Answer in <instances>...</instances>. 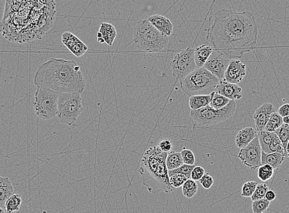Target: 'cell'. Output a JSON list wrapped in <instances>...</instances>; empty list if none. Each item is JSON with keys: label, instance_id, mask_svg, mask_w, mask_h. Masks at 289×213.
<instances>
[{"label": "cell", "instance_id": "74e56055", "mask_svg": "<svg viewBox=\"0 0 289 213\" xmlns=\"http://www.w3.org/2000/svg\"><path fill=\"white\" fill-rule=\"evenodd\" d=\"M172 146V143L170 140L164 139L161 140L159 143L158 147H159L161 150L164 152V153H168L171 150Z\"/></svg>", "mask_w": 289, "mask_h": 213}, {"label": "cell", "instance_id": "1f68e13d", "mask_svg": "<svg viewBox=\"0 0 289 213\" xmlns=\"http://www.w3.org/2000/svg\"><path fill=\"white\" fill-rule=\"evenodd\" d=\"M268 190L269 187L266 184H258L256 189L251 197L252 200L254 201L265 198L266 193Z\"/></svg>", "mask_w": 289, "mask_h": 213}, {"label": "cell", "instance_id": "7402d4cb", "mask_svg": "<svg viewBox=\"0 0 289 213\" xmlns=\"http://www.w3.org/2000/svg\"><path fill=\"white\" fill-rule=\"evenodd\" d=\"M285 157L284 154L279 153H262V165H269L273 168V169L279 168L282 163L284 162Z\"/></svg>", "mask_w": 289, "mask_h": 213}, {"label": "cell", "instance_id": "ba28073f", "mask_svg": "<svg viewBox=\"0 0 289 213\" xmlns=\"http://www.w3.org/2000/svg\"><path fill=\"white\" fill-rule=\"evenodd\" d=\"M236 110V102L232 100L227 106L221 110H215L208 105L198 110H191L190 115L198 125L210 126L229 120L235 114Z\"/></svg>", "mask_w": 289, "mask_h": 213}, {"label": "cell", "instance_id": "7c38bea8", "mask_svg": "<svg viewBox=\"0 0 289 213\" xmlns=\"http://www.w3.org/2000/svg\"><path fill=\"white\" fill-rule=\"evenodd\" d=\"M246 74V65L239 59L231 60L225 73L224 79L232 84H238Z\"/></svg>", "mask_w": 289, "mask_h": 213}, {"label": "cell", "instance_id": "5bb4252c", "mask_svg": "<svg viewBox=\"0 0 289 213\" xmlns=\"http://www.w3.org/2000/svg\"><path fill=\"white\" fill-rule=\"evenodd\" d=\"M275 112H276V111L273 105L268 103H264L255 110L254 121L258 133L265 130L269 118Z\"/></svg>", "mask_w": 289, "mask_h": 213}, {"label": "cell", "instance_id": "ab89813d", "mask_svg": "<svg viewBox=\"0 0 289 213\" xmlns=\"http://www.w3.org/2000/svg\"><path fill=\"white\" fill-rule=\"evenodd\" d=\"M5 6V0H0V25H1L3 19H4Z\"/></svg>", "mask_w": 289, "mask_h": 213}, {"label": "cell", "instance_id": "ee69618b", "mask_svg": "<svg viewBox=\"0 0 289 213\" xmlns=\"http://www.w3.org/2000/svg\"><path fill=\"white\" fill-rule=\"evenodd\" d=\"M0 213H7V212H6L4 208H1V207H0Z\"/></svg>", "mask_w": 289, "mask_h": 213}, {"label": "cell", "instance_id": "8fae6325", "mask_svg": "<svg viewBox=\"0 0 289 213\" xmlns=\"http://www.w3.org/2000/svg\"><path fill=\"white\" fill-rule=\"evenodd\" d=\"M230 61L225 55L214 50L204 67L221 81L224 79L225 73Z\"/></svg>", "mask_w": 289, "mask_h": 213}, {"label": "cell", "instance_id": "8992f818", "mask_svg": "<svg viewBox=\"0 0 289 213\" xmlns=\"http://www.w3.org/2000/svg\"><path fill=\"white\" fill-rule=\"evenodd\" d=\"M80 93H60L57 102V117L61 124L71 126L76 123L83 111Z\"/></svg>", "mask_w": 289, "mask_h": 213}, {"label": "cell", "instance_id": "d6a6232c", "mask_svg": "<svg viewBox=\"0 0 289 213\" xmlns=\"http://www.w3.org/2000/svg\"><path fill=\"white\" fill-rule=\"evenodd\" d=\"M169 182L174 189L182 187L183 184L188 180L185 176L180 175V174H172V175H169Z\"/></svg>", "mask_w": 289, "mask_h": 213}, {"label": "cell", "instance_id": "60d3db41", "mask_svg": "<svg viewBox=\"0 0 289 213\" xmlns=\"http://www.w3.org/2000/svg\"><path fill=\"white\" fill-rule=\"evenodd\" d=\"M276 197V193L273 190H269L266 193L265 198L271 202V201L274 200Z\"/></svg>", "mask_w": 289, "mask_h": 213}, {"label": "cell", "instance_id": "484cf974", "mask_svg": "<svg viewBox=\"0 0 289 213\" xmlns=\"http://www.w3.org/2000/svg\"><path fill=\"white\" fill-rule=\"evenodd\" d=\"M198 185L196 181L189 179L182 186V193L184 197L191 198L196 195L198 192Z\"/></svg>", "mask_w": 289, "mask_h": 213}, {"label": "cell", "instance_id": "f1b7e54d", "mask_svg": "<svg viewBox=\"0 0 289 213\" xmlns=\"http://www.w3.org/2000/svg\"><path fill=\"white\" fill-rule=\"evenodd\" d=\"M278 137L280 142H281L284 151L287 147V143L289 141V125L283 124L281 127H280L276 132H274Z\"/></svg>", "mask_w": 289, "mask_h": 213}, {"label": "cell", "instance_id": "2e32d148", "mask_svg": "<svg viewBox=\"0 0 289 213\" xmlns=\"http://www.w3.org/2000/svg\"><path fill=\"white\" fill-rule=\"evenodd\" d=\"M156 29L166 37H170L173 33L174 26L171 21L166 17L155 15L150 16L147 19Z\"/></svg>", "mask_w": 289, "mask_h": 213}, {"label": "cell", "instance_id": "5b68a950", "mask_svg": "<svg viewBox=\"0 0 289 213\" xmlns=\"http://www.w3.org/2000/svg\"><path fill=\"white\" fill-rule=\"evenodd\" d=\"M220 80L204 67L196 68L180 82L186 95H209L215 92Z\"/></svg>", "mask_w": 289, "mask_h": 213}, {"label": "cell", "instance_id": "cb8c5ba5", "mask_svg": "<svg viewBox=\"0 0 289 213\" xmlns=\"http://www.w3.org/2000/svg\"><path fill=\"white\" fill-rule=\"evenodd\" d=\"M184 164L181 154L176 151H171L166 158V165L169 171L176 170Z\"/></svg>", "mask_w": 289, "mask_h": 213}, {"label": "cell", "instance_id": "9c48e42d", "mask_svg": "<svg viewBox=\"0 0 289 213\" xmlns=\"http://www.w3.org/2000/svg\"><path fill=\"white\" fill-rule=\"evenodd\" d=\"M194 49L188 47L174 55L170 66L173 75L180 82L189 74L196 69L194 57Z\"/></svg>", "mask_w": 289, "mask_h": 213}, {"label": "cell", "instance_id": "f546056e", "mask_svg": "<svg viewBox=\"0 0 289 213\" xmlns=\"http://www.w3.org/2000/svg\"><path fill=\"white\" fill-rule=\"evenodd\" d=\"M270 201L265 198L262 200L253 201L252 204V211L254 213H265L267 211Z\"/></svg>", "mask_w": 289, "mask_h": 213}, {"label": "cell", "instance_id": "6da1fadb", "mask_svg": "<svg viewBox=\"0 0 289 213\" xmlns=\"http://www.w3.org/2000/svg\"><path fill=\"white\" fill-rule=\"evenodd\" d=\"M207 32V40L213 49L230 60L240 59L256 48L258 27L250 11L220 10Z\"/></svg>", "mask_w": 289, "mask_h": 213}, {"label": "cell", "instance_id": "4316f807", "mask_svg": "<svg viewBox=\"0 0 289 213\" xmlns=\"http://www.w3.org/2000/svg\"><path fill=\"white\" fill-rule=\"evenodd\" d=\"M231 101L232 100H230V99L225 97L221 94L214 92L209 106L215 110H219L227 106L230 103Z\"/></svg>", "mask_w": 289, "mask_h": 213}, {"label": "cell", "instance_id": "7a4b0ae2", "mask_svg": "<svg viewBox=\"0 0 289 213\" xmlns=\"http://www.w3.org/2000/svg\"><path fill=\"white\" fill-rule=\"evenodd\" d=\"M37 87L58 93H82L86 86L79 65L74 60L51 58L38 69L34 76Z\"/></svg>", "mask_w": 289, "mask_h": 213}, {"label": "cell", "instance_id": "30bf717a", "mask_svg": "<svg viewBox=\"0 0 289 213\" xmlns=\"http://www.w3.org/2000/svg\"><path fill=\"white\" fill-rule=\"evenodd\" d=\"M262 148L257 137L245 148L241 149L238 157L244 165L254 170L262 165Z\"/></svg>", "mask_w": 289, "mask_h": 213}, {"label": "cell", "instance_id": "83f0119b", "mask_svg": "<svg viewBox=\"0 0 289 213\" xmlns=\"http://www.w3.org/2000/svg\"><path fill=\"white\" fill-rule=\"evenodd\" d=\"M273 168L269 165H261L258 168L257 175L258 179L263 182H266L273 178L274 175Z\"/></svg>", "mask_w": 289, "mask_h": 213}, {"label": "cell", "instance_id": "d590c367", "mask_svg": "<svg viewBox=\"0 0 289 213\" xmlns=\"http://www.w3.org/2000/svg\"><path fill=\"white\" fill-rule=\"evenodd\" d=\"M199 182L205 189H210L214 183V180H213L212 176L208 173H205L204 175L202 177Z\"/></svg>", "mask_w": 289, "mask_h": 213}, {"label": "cell", "instance_id": "b9f144b4", "mask_svg": "<svg viewBox=\"0 0 289 213\" xmlns=\"http://www.w3.org/2000/svg\"><path fill=\"white\" fill-rule=\"evenodd\" d=\"M285 157H289V141L287 143V147H286L285 149Z\"/></svg>", "mask_w": 289, "mask_h": 213}, {"label": "cell", "instance_id": "ac0fdd59", "mask_svg": "<svg viewBox=\"0 0 289 213\" xmlns=\"http://www.w3.org/2000/svg\"><path fill=\"white\" fill-rule=\"evenodd\" d=\"M257 135L256 130L252 127H246L242 129L235 137L236 145L241 149L245 148Z\"/></svg>", "mask_w": 289, "mask_h": 213}, {"label": "cell", "instance_id": "9a60e30c", "mask_svg": "<svg viewBox=\"0 0 289 213\" xmlns=\"http://www.w3.org/2000/svg\"><path fill=\"white\" fill-rule=\"evenodd\" d=\"M215 92L233 101L240 99L243 96L240 85L228 82L225 79L219 81Z\"/></svg>", "mask_w": 289, "mask_h": 213}, {"label": "cell", "instance_id": "d6986e66", "mask_svg": "<svg viewBox=\"0 0 289 213\" xmlns=\"http://www.w3.org/2000/svg\"><path fill=\"white\" fill-rule=\"evenodd\" d=\"M213 51L214 49L212 47L207 44H202L198 48L194 49V62H195L197 68L204 67L205 63Z\"/></svg>", "mask_w": 289, "mask_h": 213}, {"label": "cell", "instance_id": "52a82bcc", "mask_svg": "<svg viewBox=\"0 0 289 213\" xmlns=\"http://www.w3.org/2000/svg\"><path fill=\"white\" fill-rule=\"evenodd\" d=\"M59 96V93L48 88L37 87L33 104L39 118L46 121L57 116Z\"/></svg>", "mask_w": 289, "mask_h": 213}, {"label": "cell", "instance_id": "7bdbcfd3", "mask_svg": "<svg viewBox=\"0 0 289 213\" xmlns=\"http://www.w3.org/2000/svg\"><path fill=\"white\" fill-rule=\"evenodd\" d=\"M283 123L289 125V116H287V117L283 118Z\"/></svg>", "mask_w": 289, "mask_h": 213}, {"label": "cell", "instance_id": "e575fe53", "mask_svg": "<svg viewBox=\"0 0 289 213\" xmlns=\"http://www.w3.org/2000/svg\"><path fill=\"white\" fill-rule=\"evenodd\" d=\"M182 158L184 164L188 165H194L195 164V157L192 151L190 149L183 148L181 151Z\"/></svg>", "mask_w": 289, "mask_h": 213}, {"label": "cell", "instance_id": "e0dca14e", "mask_svg": "<svg viewBox=\"0 0 289 213\" xmlns=\"http://www.w3.org/2000/svg\"><path fill=\"white\" fill-rule=\"evenodd\" d=\"M117 37V32L112 24L102 22L97 33V41L100 43H106L108 46H112L114 41Z\"/></svg>", "mask_w": 289, "mask_h": 213}, {"label": "cell", "instance_id": "277c9868", "mask_svg": "<svg viewBox=\"0 0 289 213\" xmlns=\"http://www.w3.org/2000/svg\"><path fill=\"white\" fill-rule=\"evenodd\" d=\"M133 40L140 51L147 52H160L169 45L168 37L156 29L147 19L136 24Z\"/></svg>", "mask_w": 289, "mask_h": 213}, {"label": "cell", "instance_id": "4dcf8cb0", "mask_svg": "<svg viewBox=\"0 0 289 213\" xmlns=\"http://www.w3.org/2000/svg\"><path fill=\"white\" fill-rule=\"evenodd\" d=\"M256 181H247L242 187L241 196L244 197H251L258 185Z\"/></svg>", "mask_w": 289, "mask_h": 213}, {"label": "cell", "instance_id": "ffe728a7", "mask_svg": "<svg viewBox=\"0 0 289 213\" xmlns=\"http://www.w3.org/2000/svg\"><path fill=\"white\" fill-rule=\"evenodd\" d=\"M15 194V189L8 177L0 176V207L5 208L6 201Z\"/></svg>", "mask_w": 289, "mask_h": 213}, {"label": "cell", "instance_id": "603a6c76", "mask_svg": "<svg viewBox=\"0 0 289 213\" xmlns=\"http://www.w3.org/2000/svg\"><path fill=\"white\" fill-rule=\"evenodd\" d=\"M22 198L20 194H14L8 199L5 204V210L7 213H17L20 209Z\"/></svg>", "mask_w": 289, "mask_h": 213}, {"label": "cell", "instance_id": "44dd1931", "mask_svg": "<svg viewBox=\"0 0 289 213\" xmlns=\"http://www.w3.org/2000/svg\"><path fill=\"white\" fill-rule=\"evenodd\" d=\"M213 93L209 95H199L190 96L189 98V106L191 110L196 111L208 106L210 103L213 97Z\"/></svg>", "mask_w": 289, "mask_h": 213}, {"label": "cell", "instance_id": "8d00e7d4", "mask_svg": "<svg viewBox=\"0 0 289 213\" xmlns=\"http://www.w3.org/2000/svg\"><path fill=\"white\" fill-rule=\"evenodd\" d=\"M205 170L201 166H196L191 174V179L194 181H199L204 175Z\"/></svg>", "mask_w": 289, "mask_h": 213}, {"label": "cell", "instance_id": "3957f363", "mask_svg": "<svg viewBox=\"0 0 289 213\" xmlns=\"http://www.w3.org/2000/svg\"><path fill=\"white\" fill-rule=\"evenodd\" d=\"M168 153H164L158 146H152L144 153L138 172L149 192L174 191L169 182V170L166 165Z\"/></svg>", "mask_w": 289, "mask_h": 213}, {"label": "cell", "instance_id": "836d02e7", "mask_svg": "<svg viewBox=\"0 0 289 213\" xmlns=\"http://www.w3.org/2000/svg\"><path fill=\"white\" fill-rule=\"evenodd\" d=\"M195 167V165H188L183 164L182 167L177 168L176 170L169 171V175H172V174H180V175L185 176L188 179H191V171Z\"/></svg>", "mask_w": 289, "mask_h": 213}, {"label": "cell", "instance_id": "4fadbf2b", "mask_svg": "<svg viewBox=\"0 0 289 213\" xmlns=\"http://www.w3.org/2000/svg\"><path fill=\"white\" fill-rule=\"evenodd\" d=\"M62 42L69 49L72 54L77 57H81L88 51V48L74 33L66 32L62 35Z\"/></svg>", "mask_w": 289, "mask_h": 213}, {"label": "cell", "instance_id": "f35d334b", "mask_svg": "<svg viewBox=\"0 0 289 213\" xmlns=\"http://www.w3.org/2000/svg\"><path fill=\"white\" fill-rule=\"evenodd\" d=\"M277 113H278L282 118L287 117V116H289V103L282 105L279 108Z\"/></svg>", "mask_w": 289, "mask_h": 213}, {"label": "cell", "instance_id": "d4e9b609", "mask_svg": "<svg viewBox=\"0 0 289 213\" xmlns=\"http://www.w3.org/2000/svg\"><path fill=\"white\" fill-rule=\"evenodd\" d=\"M283 118L278 113L275 112L272 114L264 131L269 132H275L282 126Z\"/></svg>", "mask_w": 289, "mask_h": 213}]
</instances>
